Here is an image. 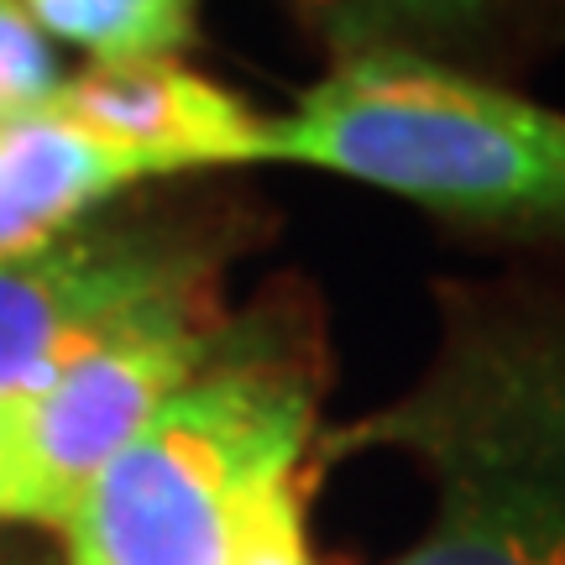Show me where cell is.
I'll return each instance as SVG.
<instances>
[{"label": "cell", "instance_id": "8fae6325", "mask_svg": "<svg viewBox=\"0 0 565 565\" xmlns=\"http://www.w3.org/2000/svg\"><path fill=\"white\" fill-rule=\"evenodd\" d=\"M231 565H315L309 524H303V482L278 492L257 513V524L246 529V540Z\"/></svg>", "mask_w": 565, "mask_h": 565}, {"label": "cell", "instance_id": "30bf717a", "mask_svg": "<svg viewBox=\"0 0 565 565\" xmlns=\"http://www.w3.org/2000/svg\"><path fill=\"white\" fill-rule=\"evenodd\" d=\"M68 79L58 68V47L38 32L21 0H0V131L42 116V105Z\"/></svg>", "mask_w": 565, "mask_h": 565}, {"label": "cell", "instance_id": "52a82bcc", "mask_svg": "<svg viewBox=\"0 0 565 565\" xmlns=\"http://www.w3.org/2000/svg\"><path fill=\"white\" fill-rule=\"evenodd\" d=\"M173 179L158 158L32 116L0 131V257L63 242L147 183Z\"/></svg>", "mask_w": 565, "mask_h": 565}, {"label": "cell", "instance_id": "ba28073f", "mask_svg": "<svg viewBox=\"0 0 565 565\" xmlns=\"http://www.w3.org/2000/svg\"><path fill=\"white\" fill-rule=\"evenodd\" d=\"M335 47H408L445 63H492L565 42V0H299Z\"/></svg>", "mask_w": 565, "mask_h": 565}, {"label": "cell", "instance_id": "3957f363", "mask_svg": "<svg viewBox=\"0 0 565 565\" xmlns=\"http://www.w3.org/2000/svg\"><path fill=\"white\" fill-rule=\"evenodd\" d=\"M456 231L565 246V110L408 47H335L278 116V158Z\"/></svg>", "mask_w": 565, "mask_h": 565}, {"label": "cell", "instance_id": "277c9868", "mask_svg": "<svg viewBox=\"0 0 565 565\" xmlns=\"http://www.w3.org/2000/svg\"><path fill=\"white\" fill-rule=\"evenodd\" d=\"M225 236L200 221L116 210L53 246L0 257V404L141 324L225 315Z\"/></svg>", "mask_w": 565, "mask_h": 565}, {"label": "cell", "instance_id": "5b68a950", "mask_svg": "<svg viewBox=\"0 0 565 565\" xmlns=\"http://www.w3.org/2000/svg\"><path fill=\"white\" fill-rule=\"evenodd\" d=\"M231 315L162 320L95 345L53 383L17 398V435L38 492L42 529L58 534L84 487L137 440L221 341Z\"/></svg>", "mask_w": 565, "mask_h": 565}, {"label": "cell", "instance_id": "7c38bea8", "mask_svg": "<svg viewBox=\"0 0 565 565\" xmlns=\"http://www.w3.org/2000/svg\"><path fill=\"white\" fill-rule=\"evenodd\" d=\"M6 529H42L38 492H32L17 435V404H0V534Z\"/></svg>", "mask_w": 565, "mask_h": 565}, {"label": "cell", "instance_id": "8992f818", "mask_svg": "<svg viewBox=\"0 0 565 565\" xmlns=\"http://www.w3.org/2000/svg\"><path fill=\"white\" fill-rule=\"evenodd\" d=\"M42 116L116 147L158 158L173 179L204 168H267L278 158V116L210 79L183 58L116 63L68 74Z\"/></svg>", "mask_w": 565, "mask_h": 565}, {"label": "cell", "instance_id": "4fadbf2b", "mask_svg": "<svg viewBox=\"0 0 565 565\" xmlns=\"http://www.w3.org/2000/svg\"><path fill=\"white\" fill-rule=\"evenodd\" d=\"M17 534H21V529H6V534H0V565H42L32 550L21 545Z\"/></svg>", "mask_w": 565, "mask_h": 565}, {"label": "cell", "instance_id": "9c48e42d", "mask_svg": "<svg viewBox=\"0 0 565 565\" xmlns=\"http://www.w3.org/2000/svg\"><path fill=\"white\" fill-rule=\"evenodd\" d=\"M204 0H21L53 47H74L89 68L183 58Z\"/></svg>", "mask_w": 565, "mask_h": 565}, {"label": "cell", "instance_id": "6da1fadb", "mask_svg": "<svg viewBox=\"0 0 565 565\" xmlns=\"http://www.w3.org/2000/svg\"><path fill=\"white\" fill-rule=\"evenodd\" d=\"M315 450L424 471L429 524L393 565H565V294L445 288L419 377Z\"/></svg>", "mask_w": 565, "mask_h": 565}, {"label": "cell", "instance_id": "7a4b0ae2", "mask_svg": "<svg viewBox=\"0 0 565 565\" xmlns=\"http://www.w3.org/2000/svg\"><path fill=\"white\" fill-rule=\"evenodd\" d=\"M320 341L294 303L225 320L210 362L84 487L68 565H231L320 445Z\"/></svg>", "mask_w": 565, "mask_h": 565}]
</instances>
